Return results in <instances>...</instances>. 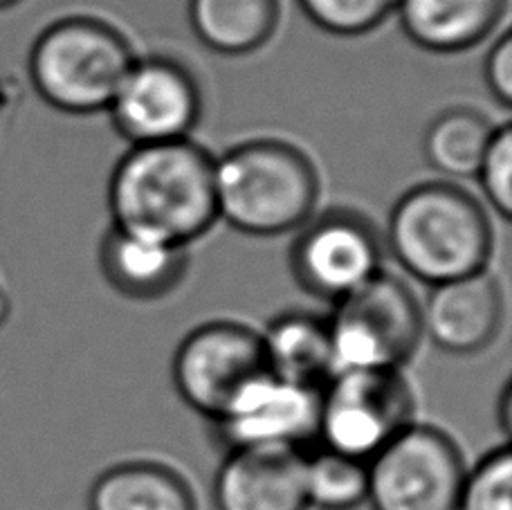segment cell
Wrapping results in <instances>:
<instances>
[{"label":"cell","instance_id":"9c48e42d","mask_svg":"<svg viewBox=\"0 0 512 510\" xmlns=\"http://www.w3.org/2000/svg\"><path fill=\"white\" fill-rule=\"evenodd\" d=\"M268 371L261 333L239 322H209L180 342L171 362L178 396L200 416L216 421L239 391Z\"/></svg>","mask_w":512,"mask_h":510},{"label":"cell","instance_id":"6da1fadb","mask_svg":"<svg viewBox=\"0 0 512 510\" xmlns=\"http://www.w3.org/2000/svg\"><path fill=\"white\" fill-rule=\"evenodd\" d=\"M113 227L189 248L218 221L214 156L191 138L133 144L108 182Z\"/></svg>","mask_w":512,"mask_h":510},{"label":"cell","instance_id":"484cf974","mask_svg":"<svg viewBox=\"0 0 512 510\" xmlns=\"http://www.w3.org/2000/svg\"><path fill=\"white\" fill-rule=\"evenodd\" d=\"M501 423H504V430H508L510 427V387L506 385V389H504V394H501Z\"/></svg>","mask_w":512,"mask_h":510},{"label":"cell","instance_id":"52a82bcc","mask_svg":"<svg viewBox=\"0 0 512 510\" xmlns=\"http://www.w3.org/2000/svg\"><path fill=\"white\" fill-rule=\"evenodd\" d=\"M367 470L373 510H459L468 472L450 434L416 423L393 436Z\"/></svg>","mask_w":512,"mask_h":510},{"label":"cell","instance_id":"4fadbf2b","mask_svg":"<svg viewBox=\"0 0 512 510\" xmlns=\"http://www.w3.org/2000/svg\"><path fill=\"white\" fill-rule=\"evenodd\" d=\"M216 510H306V454L297 448L227 450L214 481Z\"/></svg>","mask_w":512,"mask_h":510},{"label":"cell","instance_id":"ac0fdd59","mask_svg":"<svg viewBox=\"0 0 512 510\" xmlns=\"http://www.w3.org/2000/svg\"><path fill=\"white\" fill-rule=\"evenodd\" d=\"M196 39L216 54L245 57L268 43L279 27V0H189Z\"/></svg>","mask_w":512,"mask_h":510},{"label":"cell","instance_id":"2e32d148","mask_svg":"<svg viewBox=\"0 0 512 510\" xmlns=\"http://www.w3.org/2000/svg\"><path fill=\"white\" fill-rule=\"evenodd\" d=\"M265 367L279 378L322 389L335 373L333 344L324 317L288 311L261 333Z\"/></svg>","mask_w":512,"mask_h":510},{"label":"cell","instance_id":"277c9868","mask_svg":"<svg viewBox=\"0 0 512 510\" xmlns=\"http://www.w3.org/2000/svg\"><path fill=\"white\" fill-rule=\"evenodd\" d=\"M137 54L115 25L93 16H68L36 36L27 75L45 104L68 115L108 111Z\"/></svg>","mask_w":512,"mask_h":510},{"label":"cell","instance_id":"d6986e66","mask_svg":"<svg viewBox=\"0 0 512 510\" xmlns=\"http://www.w3.org/2000/svg\"><path fill=\"white\" fill-rule=\"evenodd\" d=\"M497 126L468 106H452L427 126L423 153L427 165L445 178H474Z\"/></svg>","mask_w":512,"mask_h":510},{"label":"cell","instance_id":"7c38bea8","mask_svg":"<svg viewBox=\"0 0 512 510\" xmlns=\"http://www.w3.org/2000/svg\"><path fill=\"white\" fill-rule=\"evenodd\" d=\"M423 315V335L452 355H474L495 342L506 315L499 281L488 270L477 275L429 286Z\"/></svg>","mask_w":512,"mask_h":510},{"label":"cell","instance_id":"7402d4cb","mask_svg":"<svg viewBox=\"0 0 512 510\" xmlns=\"http://www.w3.org/2000/svg\"><path fill=\"white\" fill-rule=\"evenodd\" d=\"M512 457L508 448L488 452L465 472L459 510H512Z\"/></svg>","mask_w":512,"mask_h":510},{"label":"cell","instance_id":"30bf717a","mask_svg":"<svg viewBox=\"0 0 512 510\" xmlns=\"http://www.w3.org/2000/svg\"><path fill=\"white\" fill-rule=\"evenodd\" d=\"M117 133L133 144L185 140L203 113L200 86L185 63L137 57L108 104Z\"/></svg>","mask_w":512,"mask_h":510},{"label":"cell","instance_id":"5bb4252c","mask_svg":"<svg viewBox=\"0 0 512 510\" xmlns=\"http://www.w3.org/2000/svg\"><path fill=\"white\" fill-rule=\"evenodd\" d=\"M99 266L117 293L135 302L171 295L189 270V252L180 245L111 227L99 245Z\"/></svg>","mask_w":512,"mask_h":510},{"label":"cell","instance_id":"44dd1931","mask_svg":"<svg viewBox=\"0 0 512 510\" xmlns=\"http://www.w3.org/2000/svg\"><path fill=\"white\" fill-rule=\"evenodd\" d=\"M319 30L335 36H362L396 12L398 0H297Z\"/></svg>","mask_w":512,"mask_h":510},{"label":"cell","instance_id":"9a60e30c","mask_svg":"<svg viewBox=\"0 0 512 510\" xmlns=\"http://www.w3.org/2000/svg\"><path fill=\"white\" fill-rule=\"evenodd\" d=\"M508 0H398L396 14L407 39L436 54L477 48L497 30Z\"/></svg>","mask_w":512,"mask_h":510},{"label":"cell","instance_id":"e0dca14e","mask_svg":"<svg viewBox=\"0 0 512 510\" xmlns=\"http://www.w3.org/2000/svg\"><path fill=\"white\" fill-rule=\"evenodd\" d=\"M90 510H198L187 479L153 461L117 463L95 479Z\"/></svg>","mask_w":512,"mask_h":510},{"label":"cell","instance_id":"8992f818","mask_svg":"<svg viewBox=\"0 0 512 510\" xmlns=\"http://www.w3.org/2000/svg\"><path fill=\"white\" fill-rule=\"evenodd\" d=\"M414 396L400 371H335L319 389L317 441L346 457L371 461L411 423Z\"/></svg>","mask_w":512,"mask_h":510},{"label":"cell","instance_id":"cb8c5ba5","mask_svg":"<svg viewBox=\"0 0 512 510\" xmlns=\"http://www.w3.org/2000/svg\"><path fill=\"white\" fill-rule=\"evenodd\" d=\"M483 79L490 95L497 99L499 106L510 108L512 102V36L504 32L492 43L486 61H483Z\"/></svg>","mask_w":512,"mask_h":510},{"label":"cell","instance_id":"3957f363","mask_svg":"<svg viewBox=\"0 0 512 510\" xmlns=\"http://www.w3.org/2000/svg\"><path fill=\"white\" fill-rule=\"evenodd\" d=\"M218 218L250 236H279L315 214L319 176L304 151L283 140H248L214 158Z\"/></svg>","mask_w":512,"mask_h":510},{"label":"cell","instance_id":"603a6c76","mask_svg":"<svg viewBox=\"0 0 512 510\" xmlns=\"http://www.w3.org/2000/svg\"><path fill=\"white\" fill-rule=\"evenodd\" d=\"M483 196L501 218L512 214V126L499 124L477 169Z\"/></svg>","mask_w":512,"mask_h":510},{"label":"cell","instance_id":"ffe728a7","mask_svg":"<svg viewBox=\"0 0 512 510\" xmlns=\"http://www.w3.org/2000/svg\"><path fill=\"white\" fill-rule=\"evenodd\" d=\"M308 506L319 510H355L369 499L367 461L319 448L306 457Z\"/></svg>","mask_w":512,"mask_h":510},{"label":"cell","instance_id":"ba28073f","mask_svg":"<svg viewBox=\"0 0 512 510\" xmlns=\"http://www.w3.org/2000/svg\"><path fill=\"white\" fill-rule=\"evenodd\" d=\"M384 241L376 225L351 209H328L299 227L290 270L308 295L340 302L380 275Z\"/></svg>","mask_w":512,"mask_h":510},{"label":"cell","instance_id":"d4e9b609","mask_svg":"<svg viewBox=\"0 0 512 510\" xmlns=\"http://www.w3.org/2000/svg\"><path fill=\"white\" fill-rule=\"evenodd\" d=\"M9 313H12V302H9L7 290L0 284V326L9 320Z\"/></svg>","mask_w":512,"mask_h":510},{"label":"cell","instance_id":"4316f807","mask_svg":"<svg viewBox=\"0 0 512 510\" xmlns=\"http://www.w3.org/2000/svg\"><path fill=\"white\" fill-rule=\"evenodd\" d=\"M18 3H23V0H0V12H3V9L14 7V5H18Z\"/></svg>","mask_w":512,"mask_h":510},{"label":"cell","instance_id":"5b68a950","mask_svg":"<svg viewBox=\"0 0 512 510\" xmlns=\"http://www.w3.org/2000/svg\"><path fill=\"white\" fill-rule=\"evenodd\" d=\"M326 322L335 371H400L423 340L420 302L405 281L387 270L335 302Z\"/></svg>","mask_w":512,"mask_h":510},{"label":"cell","instance_id":"8fae6325","mask_svg":"<svg viewBox=\"0 0 512 510\" xmlns=\"http://www.w3.org/2000/svg\"><path fill=\"white\" fill-rule=\"evenodd\" d=\"M319 389L263 371L248 382L214 430L225 450L297 448L317 439Z\"/></svg>","mask_w":512,"mask_h":510},{"label":"cell","instance_id":"7a4b0ae2","mask_svg":"<svg viewBox=\"0 0 512 510\" xmlns=\"http://www.w3.org/2000/svg\"><path fill=\"white\" fill-rule=\"evenodd\" d=\"M387 248L411 277L438 286L488 270L495 232L470 191L432 180L407 189L393 205Z\"/></svg>","mask_w":512,"mask_h":510}]
</instances>
